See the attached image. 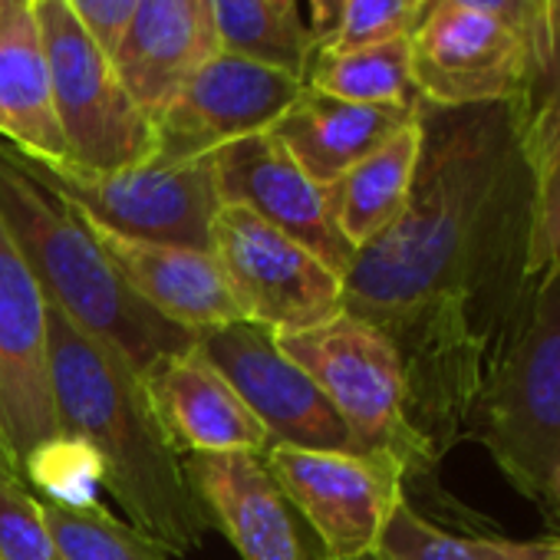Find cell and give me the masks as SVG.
<instances>
[{"instance_id":"1","label":"cell","mask_w":560,"mask_h":560,"mask_svg":"<svg viewBox=\"0 0 560 560\" xmlns=\"http://www.w3.org/2000/svg\"><path fill=\"white\" fill-rule=\"evenodd\" d=\"M422 155L399 221L357 250L347 311L376 324L406 373L409 422L435 462L465 439L491 360L530 288L534 162L524 96L419 103Z\"/></svg>"},{"instance_id":"2","label":"cell","mask_w":560,"mask_h":560,"mask_svg":"<svg viewBox=\"0 0 560 560\" xmlns=\"http://www.w3.org/2000/svg\"><path fill=\"white\" fill-rule=\"evenodd\" d=\"M47 337L57 432L83 439L100 455L103 488L139 534L168 557L195 553L214 521L155 416L142 373L50 301Z\"/></svg>"},{"instance_id":"3","label":"cell","mask_w":560,"mask_h":560,"mask_svg":"<svg viewBox=\"0 0 560 560\" xmlns=\"http://www.w3.org/2000/svg\"><path fill=\"white\" fill-rule=\"evenodd\" d=\"M0 221L44 298L83 334L113 347L139 373L195 343V334L145 307L116 273L90 221L0 139Z\"/></svg>"},{"instance_id":"4","label":"cell","mask_w":560,"mask_h":560,"mask_svg":"<svg viewBox=\"0 0 560 560\" xmlns=\"http://www.w3.org/2000/svg\"><path fill=\"white\" fill-rule=\"evenodd\" d=\"M465 439L560 534V270L537 273L491 360Z\"/></svg>"},{"instance_id":"5","label":"cell","mask_w":560,"mask_h":560,"mask_svg":"<svg viewBox=\"0 0 560 560\" xmlns=\"http://www.w3.org/2000/svg\"><path fill=\"white\" fill-rule=\"evenodd\" d=\"M273 340L324 389L363 452H389L409 475L435 465L409 422L402 360L376 324L343 311L327 324Z\"/></svg>"},{"instance_id":"6","label":"cell","mask_w":560,"mask_h":560,"mask_svg":"<svg viewBox=\"0 0 560 560\" xmlns=\"http://www.w3.org/2000/svg\"><path fill=\"white\" fill-rule=\"evenodd\" d=\"M31 4L44 37L67 162L93 172L152 162V116L129 96L113 57L70 14L67 0H31Z\"/></svg>"},{"instance_id":"7","label":"cell","mask_w":560,"mask_h":560,"mask_svg":"<svg viewBox=\"0 0 560 560\" xmlns=\"http://www.w3.org/2000/svg\"><path fill=\"white\" fill-rule=\"evenodd\" d=\"M211 257L241 317L273 337L311 330L347 311L343 273L241 205L214 211Z\"/></svg>"},{"instance_id":"8","label":"cell","mask_w":560,"mask_h":560,"mask_svg":"<svg viewBox=\"0 0 560 560\" xmlns=\"http://www.w3.org/2000/svg\"><path fill=\"white\" fill-rule=\"evenodd\" d=\"M24 159L103 231L152 244L211 250V221L221 208L211 159L182 165L145 162L116 172H93L73 162H37L31 155Z\"/></svg>"},{"instance_id":"9","label":"cell","mask_w":560,"mask_h":560,"mask_svg":"<svg viewBox=\"0 0 560 560\" xmlns=\"http://www.w3.org/2000/svg\"><path fill=\"white\" fill-rule=\"evenodd\" d=\"M264 462L273 481L314 527L330 560H360L376 553L409 481L406 465L389 452L273 445Z\"/></svg>"},{"instance_id":"10","label":"cell","mask_w":560,"mask_h":560,"mask_svg":"<svg viewBox=\"0 0 560 560\" xmlns=\"http://www.w3.org/2000/svg\"><path fill=\"white\" fill-rule=\"evenodd\" d=\"M409 47L416 96L435 109L514 103L540 77L537 57L514 27L462 4H425Z\"/></svg>"},{"instance_id":"11","label":"cell","mask_w":560,"mask_h":560,"mask_svg":"<svg viewBox=\"0 0 560 560\" xmlns=\"http://www.w3.org/2000/svg\"><path fill=\"white\" fill-rule=\"evenodd\" d=\"M301 93V77L218 50L152 116V162L182 165L211 159L237 139L270 132Z\"/></svg>"},{"instance_id":"12","label":"cell","mask_w":560,"mask_h":560,"mask_svg":"<svg viewBox=\"0 0 560 560\" xmlns=\"http://www.w3.org/2000/svg\"><path fill=\"white\" fill-rule=\"evenodd\" d=\"M195 343L234 386L273 445L363 452L324 389L277 347L270 330L237 320L198 334Z\"/></svg>"},{"instance_id":"13","label":"cell","mask_w":560,"mask_h":560,"mask_svg":"<svg viewBox=\"0 0 560 560\" xmlns=\"http://www.w3.org/2000/svg\"><path fill=\"white\" fill-rule=\"evenodd\" d=\"M54 435L47 298L0 221V465L24 478L34 448Z\"/></svg>"},{"instance_id":"14","label":"cell","mask_w":560,"mask_h":560,"mask_svg":"<svg viewBox=\"0 0 560 560\" xmlns=\"http://www.w3.org/2000/svg\"><path fill=\"white\" fill-rule=\"evenodd\" d=\"M211 165L221 205H241L254 211L260 221L284 231L347 277L357 250L337 231L327 188L304 175L273 132H257L218 149Z\"/></svg>"},{"instance_id":"15","label":"cell","mask_w":560,"mask_h":560,"mask_svg":"<svg viewBox=\"0 0 560 560\" xmlns=\"http://www.w3.org/2000/svg\"><path fill=\"white\" fill-rule=\"evenodd\" d=\"M185 462L211 521L241 560H330L264 455H188Z\"/></svg>"},{"instance_id":"16","label":"cell","mask_w":560,"mask_h":560,"mask_svg":"<svg viewBox=\"0 0 560 560\" xmlns=\"http://www.w3.org/2000/svg\"><path fill=\"white\" fill-rule=\"evenodd\" d=\"M142 380L165 435L185 458L267 455L273 448L264 425L198 343L162 357L149 373H142Z\"/></svg>"},{"instance_id":"17","label":"cell","mask_w":560,"mask_h":560,"mask_svg":"<svg viewBox=\"0 0 560 560\" xmlns=\"http://www.w3.org/2000/svg\"><path fill=\"white\" fill-rule=\"evenodd\" d=\"M90 228L96 231V241L113 260L116 273L126 280V288L168 324L198 337L244 320L211 250L152 244L103 231L96 224Z\"/></svg>"},{"instance_id":"18","label":"cell","mask_w":560,"mask_h":560,"mask_svg":"<svg viewBox=\"0 0 560 560\" xmlns=\"http://www.w3.org/2000/svg\"><path fill=\"white\" fill-rule=\"evenodd\" d=\"M214 54L211 0H139L113 54V67L129 96L155 116Z\"/></svg>"},{"instance_id":"19","label":"cell","mask_w":560,"mask_h":560,"mask_svg":"<svg viewBox=\"0 0 560 560\" xmlns=\"http://www.w3.org/2000/svg\"><path fill=\"white\" fill-rule=\"evenodd\" d=\"M416 113L419 106L347 103L304 86V93L273 122L270 132L311 182L330 188L357 162H363L386 139H393L406 122H412Z\"/></svg>"},{"instance_id":"20","label":"cell","mask_w":560,"mask_h":560,"mask_svg":"<svg viewBox=\"0 0 560 560\" xmlns=\"http://www.w3.org/2000/svg\"><path fill=\"white\" fill-rule=\"evenodd\" d=\"M0 139L37 162H67L44 37L31 0L0 4Z\"/></svg>"},{"instance_id":"21","label":"cell","mask_w":560,"mask_h":560,"mask_svg":"<svg viewBox=\"0 0 560 560\" xmlns=\"http://www.w3.org/2000/svg\"><path fill=\"white\" fill-rule=\"evenodd\" d=\"M422 155V119L416 113L393 139H386L373 155L357 162L337 185L327 188L337 231L353 250L370 247L383 237L409 205L416 168Z\"/></svg>"},{"instance_id":"22","label":"cell","mask_w":560,"mask_h":560,"mask_svg":"<svg viewBox=\"0 0 560 560\" xmlns=\"http://www.w3.org/2000/svg\"><path fill=\"white\" fill-rule=\"evenodd\" d=\"M218 50L288 70L304 80L317 47L298 4L288 0H211Z\"/></svg>"},{"instance_id":"23","label":"cell","mask_w":560,"mask_h":560,"mask_svg":"<svg viewBox=\"0 0 560 560\" xmlns=\"http://www.w3.org/2000/svg\"><path fill=\"white\" fill-rule=\"evenodd\" d=\"M304 86L366 106H419L412 86V47L409 37L386 44L327 54L314 47L304 70Z\"/></svg>"},{"instance_id":"24","label":"cell","mask_w":560,"mask_h":560,"mask_svg":"<svg viewBox=\"0 0 560 560\" xmlns=\"http://www.w3.org/2000/svg\"><path fill=\"white\" fill-rule=\"evenodd\" d=\"M380 560H560V534L511 540L501 534H455L422 517L402 498L380 537Z\"/></svg>"},{"instance_id":"25","label":"cell","mask_w":560,"mask_h":560,"mask_svg":"<svg viewBox=\"0 0 560 560\" xmlns=\"http://www.w3.org/2000/svg\"><path fill=\"white\" fill-rule=\"evenodd\" d=\"M37 504L63 560H168L162 547L103 504L70 508L44 498H37Z\"/></svg>"},{"instance_id":"26","label":"cell","mask_w":560,"mask_h":560,"mask_svg":"<svg viewBox=\"0 0 560 560\" xmlns=\"http://www.w3.org/2000/svg\"><path fill=\"white\" fill-rule=\"evenodd\" d=\"M24 481H31L37 488L34 494L44 501L90 508L100 504L96 491L103 485V462L83 439L57 432L34 448L24 465Z\"/></svg>"},{"instance_id":"27","label":"cell","mask_w":560,"mask_h":560,"mask_svg":"<svg viewBox=\"0 0 560 560\" xmlns=\"http://www.w3.org/2000/svg\"><path fill=\"white\" fill-rule=\"evenodd\" d=\"M0 560H63L31 485L0 465Z\"/></svg>"},{"instance_id":"28","label":"cell","mask_w":560,"mask_h":560,"mask_svg":"<svg viewBox=\"0 0 560 560\" xmlns=\"http://www.w3.org/2000/svg\"><path fill=\"white\" fill-rule=\"evenodd\" d=\"M425 11V0H350L340 24L317 47L327 54H347L396 37H409Z\"/></svg>"},{"instance_id":"29","label":"cell","mask_w":560,"mask_h":560,"mask_svg":"<svg viewBox=\"0 0 560 560\" xmlns=\"http://www.w3.org/2000/svg\"><path fill=\"white\" fill-rule=\"evenodd\" d=\"M560 270V152L534 165L530 273Z\"/></svg>"},{"instance_id":"30","label":"cell","mask_w":560,"mask_h":560,"mask_svg":"<svg viewBox=\"0 0 560 560\" xmlns=\"http://www.w3.org/2000/svg\"><path fill=\"white\" fill-rule=\"evenodd\" d=\"M524 132L530 162L560 152V57H553L524 96Z\"/></svg>"},{"instance_id":"31","label":"cell","mask_w":560,"mask_h":560,"mask_svg":"<svg viewBox=\"0 0 560 560\" xmlns=\"http://www.w3.org/2000/svg\"><path fill=\"white\" fill-rule=\"evenodd\" d=\"M425 4H435V0H425ZM442 4H462L471 11H485L498 21H504L508 27H514L524 44L530 47V54L537 57V67L544 73V67L550 63V31H547V0H442Z\"/></svg>"},{"instance_id":"32","label":"cell","mask_w":560,"mask_h":560,"mask_svg":"<svg viewBox=\"0 0 560 560\" xmlns=\"http://www.w3.org/2000/svg\"><path fill=\"white\" fill-rule=\"evenodd\" d=\"M139 0H67L70 14L86 27V34L113 57Z\"/></svg>"},{"instance_id":"33","label":"cell","mask_w":560,"mask_h":560,"mask_svg":"<svg viewBox=\"0 0 560 560\" xmlns=\"http://www.w3.org/2000/svg\"><path fill=\"white\" fill-rule=\"evenodd\" d=\"M347 4H350V0H311V34H314L317 44L334 34V27L340 24Z\"/></svg>"},{"instance_id":"34","label":"cell","mask_w":560,"mask_h":560,"mask_svg":"<svg viewBox=\"0 0 560 560\" xmlns=\"http://www.w3.org/2000/svg\"><path fill=\"white\" fill-rule=\"evenodd\" d=\"M547 31H550V60L560 57V0H547Z\"/></svg>"},{"instance_id":"35","label":"cell","mask_w":560,"mask_h":560,"mask_svg":"<svg viewBox=\"0 0 560 560\" xmlns=\"http://www.w3.org/2000/svg\"><path fill=\"white\" fill-rule=\"evenodd\" d=\"M553 488H557V501H560V468H557V481H553Z\"/></svg>"},{"instance_id":"36","label":"cell","mask_w":560,"mask_h":560,"mask_svg":"<svg viewBox=\"0 0 560 560\" xmlns=\"http://www.w3.org/2000/svg\"><path fill=\"white\" fill-rule=\"evenodd\" d=\"M360 560H380L376 553H366V557H360Z\"/></svg>"},{"instance_id":"37","label":"cell","mask_w":560,"mask_h":560,"mask_svg":"<svg viewBox=\"0 0 560 560\" xmlns=\"http://www.w3.org/2000/svg\"><path fill=\"white\" fill-rule=\"evenodd\" d=\"M288 4H298V0H288Z\"/></svg>"},{"instance_id":"38","label":"cell","mask_w":560,"mask_h":560,"mask_svg":"<svg viewBox=\"0 0 560 560\" xmlns=\"http://www.w3.org/2000/svg\"><path fill=\"white\" fill-rule=\"evenodd\" d=\"M0 4H4V0H0Z\"/></svg>"}]
</instances>
